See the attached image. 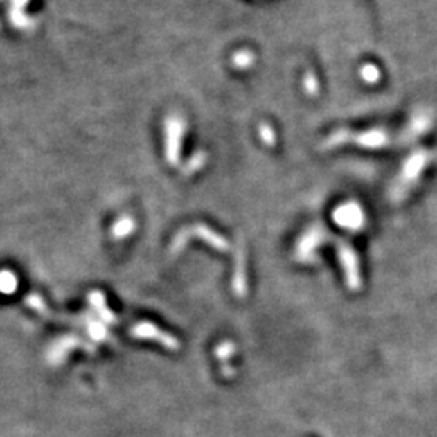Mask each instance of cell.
I'll return each mask as SVG.
<instances>
[{"instance_id": "6da1fadb", "label": "cell", "mask_w": 437, "mask_h": 437, "mask_svg": "<svg viewBox=\"0 0 437 437\" xmlns=\"http://www.w3.org/2000/svg\"><path fill=\"white\" fill-rule=\"evenodd\" d=\"M431 159V154L427 151H416L410 159L403 166L402 174L393 184V188L391 191L393 201H402L408 195V191L411 190V186L416 184V180L420 179L422 169H425L427 162Z\"/></svg>"}, {"instance_id": "7a4b0ae2", "label": "cell", "mask_w": 437, "mask_h": 437, "mask_svg": "<svg viewBox=\"0 0 437 437\" xmlns=\"http://www.w3.org/2000/svg\"><path fill=\"white\" fill-rule=\"evenodd\" d=\"M334 220L347 230H359L364 225V213L357 203H345L334 211Z\"/></svg>"}, {"instance_id": "3957f363", "label": "cell", "mask_w": 437, "mask_h": 437, "mask_svg": "<svg viewBox=\"0 0 437 437\" xmlns=\"http://www.w3.org/2000/svg\"><path fill=\"white\" fill-rule=\"evenodd\" d=\"M389 141H391L389 133L379 128L357 133L350 132V143L358 144L362 148H368V150H379V148H384L386 144H389Z\"/></svg>"}, {"instance_id": "277c9868", "label": "cell", "mask_w": 437, "mask_h": 437, "mask_svg": "<svg viewBox=\"0 0 437 437\" xmlns=\"http://www.w3.org/2000/svg\"><path fill=\"white\" fill-rule=\"evenodd\" d=\"M339 258H340V262H342V266L345 269V274H347V280L350 283V287H352L353 290H357V287L362 285V280H359L357 254H355L353 248L350 247L348 243L340 242L339 243Z\"/></svg>"}, {"instance_id": "5b68a950", "label": "cell", "mask_w": 437, "mask_h": 437, "mask_svg": "<svg viewBox=\"0 0 437 437\" xmlns=\"http://www.w3.org/2000/svg\"><path fill=\"white\" fill-rule=\"evenodd\" d=\"M359 76H362L364 83L368 84H376L379 80H381V71H379V69L376 65L373 64H366L362 66V70H359Z\"/></svg>"}, {"instance_id": "8992f818", "label": "cell", "mask_w": 437, "mask_h": 437, "mask_svg": "<svg viewBox=\"0 0 437 437\" xmlns=\"http://www.w3.org/2000/svg\"><path fill=\"white\" fill-rule=\"evenodd\" d=\"M305 86H306V91H308L310 94H316L318 93V88H319V84H318V80L314 78L313 75H308L306 76V81H305Z\"/></svg>"}]
</instances>
